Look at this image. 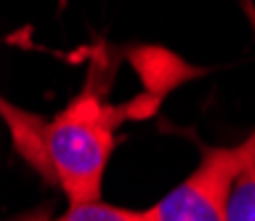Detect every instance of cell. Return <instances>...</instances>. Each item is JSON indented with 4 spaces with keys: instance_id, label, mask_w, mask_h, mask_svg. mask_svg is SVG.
<instances>
[{
    "instance_id": "obj_1",
    "label": "cell",
    "mask_w": 255,
    "mask_h": 221,
    "mask_svg": "<svg viewBox=\"0 0 255 221\" xmlns=\"http://www.w3.org/2000/svg\"><path fill=\"white\" fill-rule=\"evenodd\" d=\"M130 109L104 99L99 67L83 91L51 120L40 125L37 173L67 195L69 205L101 200L104 173L115 152V131Z\"/></svg>"
},
{
    "instance_id": "obj_2",
    "label": "cell",
    "mask_w": 255,
    "mask_h": 221,
    "mask_svg": "<svg viewBox=\"0 0 255 221\" xmlns=\"http://www.w3.org/2000/svg\"><path fill=\"white\" fill-rule=\"evenodd\" d=\"M255 155V131L234 147H205L197 168L162 200L143 208V221H223L237 176Z\"/></svg>"
},
{
    "instance_id": "obj_3",
    "label": "cell",
    "mask_w": 255,
    "mask_h": 221,
    "mask_svg": "<svg viewBox=\"0 0 255 221\" xmlns=\"http://www.w3.org/2000/svg\"><path fill=\"white\" fill-rule=\"evenodd\" d=\"M223 221H255V155L231 187Z\"/></svg>"
},
{
    "instance_id": "obj_4",
    "label": "cell",
    "mask_w": 255,
    "mask_h": 221,
    "mask_svg": "<svg viewBox=\"0 0 255 221\" xmlns=\"http://www.w3.org/2000/svg\"><path fill=\"white\" fill-rule=\"evenodd\" d=\"M45 221H143V216H141V211H130V208H120V205L104 203V200H93V203L69 205L61 216L45 219Z\"/></svg>"
},
{
    "instance_id": "obj_5",
    "label": "cell",
    "mask_w": 255,
    "mask_h": 221,
    "mask_svg": "<svg viewBox=\"0 0 255 221\" xmlns=\"http://www.w3.org/2000/svg\"><path fill=\"white\" fill-rule=\"evenodd\" d=\"M13 107H16V104H11V101H8L5 96H0V117H8Z\"/></svg>"
}]
</instances>
